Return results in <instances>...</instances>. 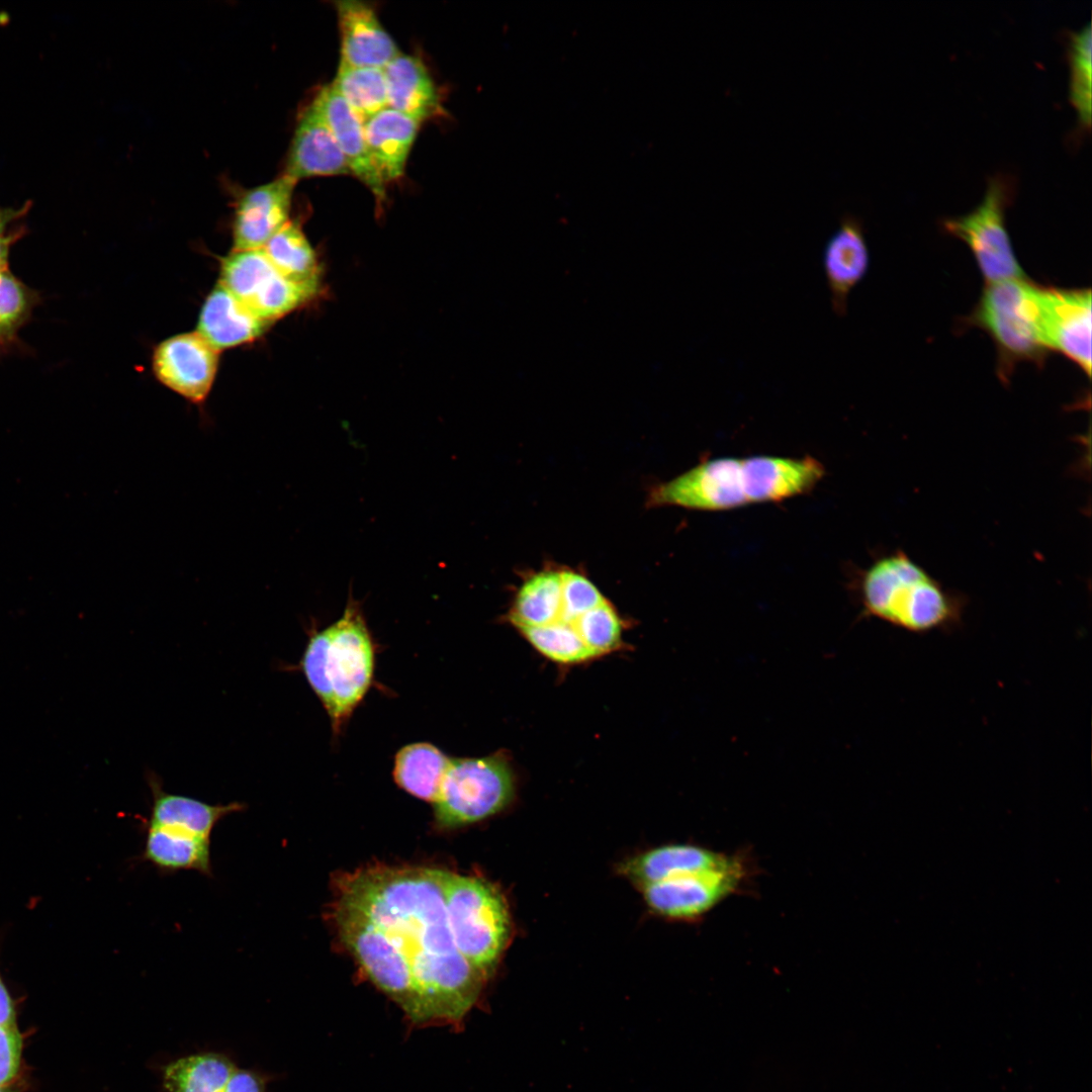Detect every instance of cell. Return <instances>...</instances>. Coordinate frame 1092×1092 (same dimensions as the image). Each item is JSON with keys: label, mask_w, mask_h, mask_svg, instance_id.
Listing matches in <instances>:
<instances>
[{"label": "cell", "mask_w": 1092, "mask_h": 1092, "mask_svg": "<svg viewBox=\"0 0 1092 1092\" xmlns=\"http://www.w3.org/2000/svg\"><path fill=\"white\" fill-rule=\"evenodd\" d=\"M446 870L377 866L341 877L335 900L365 916L388 938L411 971L414 1025L459 1026L486 978L457 949L449 926Z\"/></svg>", "instance_id": "6da1fadb"}, {"label": "cell", "mask_w": 1092, "mask_h": 1092, "mask_svg": "<svg viewBox=\"0 0 1092 1092\" xmlns=\"http://www.w3.org/2000/svg\"><path fill=\"white\" fill-rule=\"evenodd\" d=\"M824 475V465L811 456L714 458L654 485L647 506L714 512L777 503L809 493Z\"/></svg>", "instance_id": "7a4b0ae2"}, {"label": "cell", "mask_w": 1092, "mask_h": 1092, "mask_svg": "<svg viewBox=\"0 0 1092 1092\" xmlns=\"http://www.w3.org/2000/svg\"><path fill=\"white\" fill-rule=\"evenodd\" d=\"M863 614L915 635L952 632L968 605L902 550L876 559L859 576Z\"/></svg>", "instance_id": "3957f363"}, {"label": "cell", "mask_w": 1092, "mask_h": 1092, "mask_svg": "<svg viewBox=\"0 0 1092 1092\" xmlns=\"http://www.w3.org/2000/svg\"><path fill=\"white\" fill-rule=\"evenodd\" d=\"M375 646L360 602L349 594L342 616L313 630L299 668L325 707L334 735L341 733L371 687Z\"/></svg>", "instance_id": "277c9868"}, {"label": "cell", "mask_w": 1092, "mask_h": 1092, "mask_svg": "<svg viewBox=\"0 0 1092 1092\" xmlns=\"http://www.w3.org/2000/svg\"><path fill=\"white\" fill-rule=\"evenodd\" d=\"M444 897L457 949L488 979L511 932L510 913L504 896L483 878L446 871Z\"/></svg>", "instance_id": "5b68a950"}, {"label": "cell", "mask_w": 1092, "mask_h": 1092, "mask_svg": "<svg viewBox=\"0 0 1092 1092\" xmlns=\"http://www.w3.org/2000/svg\"><path fill=\"white\" fill-rule=\"evenodd\" d=\"M514 794V774L503 753L451 758L433 803L436 823L456 828L481 821L505 809Z\"/></svg>", "instance_id": "8992f818"}, {"label": "cell", "mask_w": 1092, "mask_h": 1092, "mask_svg": "<svg viewBox=\"0 0 1092 1092\" xmlns=\"http://www.w3.org/2000/svg\"><path fill=\"white\" fill-rule=\"evenodd\" d=\"M1012 194L1011 178L996 174L988 178L985 195L976 208L943 222L949 234L969 246L988 284L1024 279L1005 225Z\"/></svg>", "instance_id": "52a82bcc"}, {"label": "cell", "mask_w": 1092, "mask_h": 1092, "mask_svg": "<svg viewBox=\"0 0 1092 1092\" xmlns=\"http://www.w3.org/2000/svg\"><path fill=\"white\" fill-rule=\"evenodd\" d=\"M332 918L339 939L365 976L414 1024L417 1000L411 971L387 936L360 912L337 900L333 903Z\"/></svg>", "instance_id": "ba28073f"}, {"label": "cell", "mask_w": 1092, "mask_h": 1092, "mask_svg": "<svg viewBox=\"0 0 1092 1092\" xmlns=\"http://www.w3.org/2000/svg\"><path fill=\"white\" fill-rule=\"evenodd\" d=\"M1041 289L1023 279L988 284L975 320L995 340L1003 355L1034 358L1045 349L1042 343Z\"/></svg>", "instance_id": "9c48e42d"}, {"label": "cell", "mask_w": 1092, "mask_h": 1092, "mask_svg": "<svg viewBox=\"0 0 1092 1092\" xmlns=\"http://www.w3.org/2000/svg\"><path fill=\"white\" fill-rule=\"evenodd\" d=\"M218 282L249 310L272 323L315 294L283 276L262 248L232 251L221 261Z\"/></svg>", "instance_id": "30bf717a"}, {"label": "cell", "mask_w": 1092, "mask_h": 1092, "mask_svg": "<svg viewBox=\"0 0 1092 1092\" xmlns=\"http://www.w3.org/2000/svg\"><path fill=\"white\" fill-rule=\"evenodd\" d=\"M744 874L740 862L731 869L673 877L641 889L655 913L673 919H694L733 894Z\"/></svg>", "instance_id": "8fae6325"}, {"label": "cell", "mask_w": 1092, "mask_h": 1092, "mask_svg": "<svg viewBox=\"0 0 1092 1092\" xmlns=\"http://www.w3.org/2000/svg\"><path fill=\"white\" fill-rule=\"evenodd\" d=\"M218 358V352L196 332L184 333L156 347L153 370L166 387L202 406L214 382Z\"/></svg>", "instance_id": "7c38bea8"}, {"label": "cell", "mask_w": 1092, "mask_h": 1092, "mask_svg": "<svg viewBox=\"0 0 1092 1092\" xmlns=\"http://www.w3.org/2000/svg\"><path fill=\"white\" fill-rule=\"evenodd\" d=\"M160 1071L165 1092H267L266 1075L241 1068L219 1052L179 1057Z\"/></svg>", "instance_id": "4fadbf2b"}, {"label": "cell", "mask_w": 1092, "mask_h": 1092, "mask_svg": "<svg viewBox=\"0 0 1092 1092\" xmlns=\"http://www.w3.org/2000/svg\"><path fill=\"white\" fill-rule=\"evenodd\" d=\"M1040 308L1044 348L1063 353L1090 375V290L1041 289Z\"/></svg>", "instance_id": "5bb4252c"}, {"label": "cell", "mask_w": 1092, "mask_h": 1092, "mask_svg": "<svg viewBox=\"0 0 1092 1092\" xmlns=\"http://www.w3.org/2000/svg\"><path fill=\"white\" fill-rule=\"evenodd\" d=\"M296 183L283 174L240 195L233 223V251L263 248L289 220Z\"/></svg>", "instance_id": "9a60e30c"}, {"label": "cell", "mask_w": 1092, "mask_h": 1092, "mask_svg": "<svg viewBox=\"0 0 1092 1092\" xmlns=\"http://www.w3.org/2000/svg\"><path fill=\"white\" fill-rule=\"evenodd\" d=\"M335 5L341 36L340 64L383 69L401 54L371 6L356 0L337 1Z\"/></svg>", "instance_id": "2e32d148"}, {"label": "cell", "mask_w": 1092, "mask_h": 1092, "mask_svg": "<svg viewBox=\"0 0 1092 1092\" xmlns=\"http://www.w3.org/2000/svg\"><path fill=\"white\" fill-rule=\"evenodd\" d=\"M822 264L831 307L841 316L847 309L852 289L864 277L870 264V254L862 225L857 218L847 215L828 239Z\"/></svg>", "instance_id": "e0dca14e"}, {"label": "cell", "mask_w": 1092, "mask_h": 1092, "mask_svg": "<svg viewBox=\"0 0 1092 1092\" xmlns=\"http://www.w3.org/2000/svg\"><path fill=\"white\" fill-rule=\"evenodd\" d=\"M311 103L334 134L351 174L367 186L378 201L383 200L385 183L371 159L364 122L331 85L323 87Z\"/></svg>", "instance_id": "ac0fdd59"}, {"label": "cell", "mask_w": 1092, "mask_h": 1092, "mask_svg": "<svg viewBox=\"0 0 1092 1092\" xmlns=\"http://www.w3.org/2000/svg\"><path fill=\"white\" fill-rule=\"evenodd\" d=\"M284 174L296 182L314 176L351 174L334 134L312 103L299 116Z\"/></svg>", "instance_id": "d6986e66"}, {"label": "cell", "mask_w": 1092, "mask_h": 1092, "mask_svg": "<svg viewBox=\"0 0 1092 1092\" xmlns=\"http://www.w3.org/2000/svg\"><path fill=\"white\" fill-rule=\"evenodd\" d=\"M741 861L705 847L669 844L627 859L621 873L640 888L673 877L731 869Z\"/></svg>", "instance_id": "ffe728a7"}, {"label": "cell", "mask_w": 1092, "mask_h": 1092, "mask_svg": "<svg viewBox=\"0 0 1092 1092\" xmlns=\"http://www.w3.org/2000/svg\"><path fill=\"white\" fill-rule=\"evenodd\" d=\"M272 324L249 310L218 282L202 304L196 333L219 352L256 340Z\"/></svg>", "instance_id": "44dd1931"}, {"label": "cell", "mask_w": 1092, "mask_h": 1092, "mask_svg": "<svg viewBox=\"0 0 1092 1092\" xmlns=\"http://www.w3.org/2000/svg\"><path fill=\"white\" fill-rule=\"evenodd\" d=\"M147 779L152 807L146 826L173 829L210 839L221 819L245 808L243 803L237 801L212 805L189 796L168 793L155 774L148 775Z\"/></svg>", "instance_id": "7402d4cb"}, {"label": "cell", "mask_w": 1092, "mask_h": 1092, "mask_svg": "<svg viewBox=\"0 0 1092 1092\" xmlns=\"http://www.w3.org/2000/svg\"><path fill=\"white\" fill-rule=\"evenodd\" d=\"M383 73L389 108L419 122L440 113L437 87L419 58L400 54L383 68Z\"/></svg>", "instance_id": "603a6c76"}, {"label": "cell", "mask_w": 1092, "mask_h": 1092, "mask_svg": "<svg viewBox=\"0 0 1092 1092\" xmlns=\"http://www.w3.org/2000/svg\"><path fill=\"white\" fill-rule=\"evenodd\" d=\"M420 122L389 107L364 122L371 159L384 183L400 178Z\"/></svg>", "instance_id": "cb8c5ba5"}, {"label": "cell", "mask_w": 1092, "mask_h": 1092, "mask_svg": "<svg viewBox=\"0 0 1092 1092\" xmlns=\"http://www.w3.org/2000/svg\"><path fill=\"white\" fill-rule=\"evenodd\" d=\"M141 858L163 874L195 871L208 877L212 875L210 839L182 831L146 826Z\"/></svg>", "instance_id": "d4e9b609"}, {"label": "cell", "mask_w": 1092, "mask_h": 1092, "mask_svg": "<svg viewBox=\"0 0 1092 1092\" xmlns=\"http://www.w3.org/2000/svg\"><path fill=\"white\" fill-rule=\"evenodd\" d=\"M450 761V757L431 743H412L395 754L393 779L406 793L434 803Z\"/></svg>", "instance_id": "484cf974"}, {"label": "cell", "mask_w": 1092, "mask_h": 1092, "mask_svg": "<svg viewBox=\"0 0 1092 1092\" xmlns=\"http://www.w3.org/2000/svg\"><path fill=\"white\" fill-rule=\"evenodd\" d=\"M560 604V570L544 569L526 577L506 617L517 629L545 626L558 621Z\"/></svg>", "instance_id": "4316f807"}, {"label": "cell", "mask_w": 1092, "mask_h": 1092, "mask_svg": "<svg viewBox=\"0 0 1092 1092\" xmlns=\"http://www.w3.org/2000/svg\"><path fill=\"white\" fill-rule=\"evenodd\" d=\"M274 267L286 278L314 293L320 285L316 255L301 231L290 219L262 248Z\"/></svg>", "instance_id": "83f0119b"}, {"label": "cell", "mask_w": 1092, "mask_h": 1092, "mask_svg": "<svg viewBox=\"0 0 1092 1092\" xmlns=\"http://www.w3.org/2000/svg\"><path fill=\"white\" fill-rule=\"evenodd\" d=\"M352 110L365 122L388 107L383 69L339 65L331 84Z\"/></svg>", "instance_id": "f1b7e54d"}, {"label": "cell", "mask_w": 1092, "mask_h": 1092, "mask_svg": "<svg viewBox=\"0 0 1092 1092\" xmlns=\"http://www.w3.org/2000/svg\"><path fill=\"white\" fill-rule=\"evenodd\" d=\"M1091 24L1087 22L1079 30L1070 32L1068 44L1069 98L1085 129L1091 125Z\"/></svg>", "instance_id": "f546056e"}, {"label": "cell", "mask_w": 1092, "mask_h": 1092, "mask_svg": "<svg viewBox=\"0 0 1092 1092\" xmlns=\"http://www.w3.org/2000/svg\"><path fill=\"white\" fill-rule=\"evenodd\" d=\"M518 630L537 651L554 662L575 664L594 658L570 624L555 622Z\"/></svg>", "instance_id": "4dcf8cb0"}, {"label": "cell", "mask_w": 1092, "mask_h": 1092, "mask_svg": "<svg viewBox=\"0 0 1092 1092\" xmlns=\"http://www.w3.org/2000/svg\"><path fill=\"white\" fill-rule=\"evenodd\" d=\"M571 625L593 657L606 655L622 646L623 620L607 599Z\"/></svg>", "instance_id": "1f68e13d"}, {"label": "cell", "mask_w": 1092, "mask_h": 1092, "mask_svg": "<svg viewBox=\"0 0 1092 1092\" xmlns=\"http://www.w3.org/2000/svg\"><path fill=\"white\" fill-rule=\"evenodd\" d=\"M38 298L9 269L0 272V348L14 341Z\"/></svg>", "instance_id": "d6a6232c"}, {"label": "cell", "mask_w": 1092, "mask_h": 1092, "mask_svg": "<svg viewBox=\"0 0 1092 1092\" xmlns=\"http://www.w3.org/2000/svg\"><path fill=\"white\" fill-rule=\"evenodd\" d=\"M560 577L561 604L557 622L571 625L579 616L606 600L598 587L583 574L562 569Z\"/></svg>", "instance_id": "836d02e7"}, {"label": "cell", "mask_w": 1092, "mask_h": 1092, "mask_svg": "<svg viewBox=\"0 0 1092 1092\" xmlns=\"http://www.w3.org/2000/svg\"><path fill=\"white\" fill-rule=\"evenodd\" d=\"M23 1037L17 1024L0 1025V1087L11 1086L24 1076Z\"/></svg>", "instance_id": "e575fe53"}, {"label": "cell", "mask_w": 1092, "mask_h": 1092, "mask_svg": "<svg viewBox=\"0 0 1092 1092\" xmlns=\"http://www.w3.org/2000/svg\"><path fill=\"white\" fill-rule=\"evenodd\" d=\"M16 1024V1008L0 975V1025Z\"/></svg>", "instance_id": "d590c367"}, {"label": "cell", "mask_w": 1092, "mask_h": 1092, "mask_svg": "<svg viewBox=\"0 0 1092 1092\" xmlns=\"http://www.w3.org/2000/svg\"><path fill=\"white\" fill-rule=\"evenodd\" d=\"M23 235V231L0 233V272L8 268V257L11 246Z\"/></svg>", "instance_id": "8d00e7d4"}, {"label": "cell", "mask_w": 1092, "mask_h": 1092, "mask_svg": "<svg viewBox=\"0 0 1092 1092\" xmlns=\"http://www.w3.org/2000/svg\"><path fill=\"white\" fill-rule=\"evenodd\" d=\"M26 211L25 207L20 209H8L0 207V233L7 232V226L13 220L23 215Z\"/></svg>", "instance_id": "74e56055"}, {"label": "cell", "mask_w": 1092, "mask_h": 1092, "mask_svg": "<svg viewBox=\"0 0 1092 1092\" xmlns=\"http://www.w3.org/2000/svg\"><path fill=\"white\" fill-rule=\"evenodd\" d=\"M25 1085H26L25 1081L20 1080L17 1083L11 1085V1086L0 1087V1092H22L24 1090Z\"/></svg>", "instance_id": "f35d334b"}]
</instances>
